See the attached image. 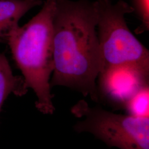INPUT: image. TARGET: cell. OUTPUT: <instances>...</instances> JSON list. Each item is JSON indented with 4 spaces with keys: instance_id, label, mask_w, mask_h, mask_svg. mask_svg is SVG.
Listing matches in <instances>:
<instances>
[{
    "instance_id": "5b68a950",
    "label": "cell",
    "mask_w": 149,
    "mask_h": 149,
    "mask_svg": "<svg viewBox=\"0 0 149 149\" xmlns=\"http://www.w3.org/2000/svg\"><path fill=\"white\" fill-rule=\"evenodd\" d=\"M149 85V70L129 64L104 68L96 81L98 102L123 109L132 96Z\"/></svg>"
},
{
    "instance_id": "8992f818",
    "label": "cell",
    "mask_w": 149,
    "mask_h": 149,
    "mask_svg": "<svg viewBox=\"0 0 149 149\" xmlns=\"http://www.w3.org/2000/svg\"><path fill=\"white\" fill-rule=\"evenodd\" d=\"M42 3L41 0H0V43H7L19 26L22 17L32 8Z\"/></svg>"
},
{
    "instance_id": "9c48e42d",
    "label": "cell",
    "mask_w": 149,
    "mask_h": 149,
    "mask_svg": "<svg viewBox=\"0 0 149 149\" xmlns=\"http://www.w3.org/2000/svg\"><path fill=\"white\" fill-rule=\"evenodd\" d=\"M134 12L141 22L135 30L136 34L143 33L149 30V0H132Z\"/></svg>"
},
{
    "instance_id": "3957f363",
    "label": "cell",
    "mask_w": 149,
    "mask_h": 149,
    "mask_svg": "<svg viewBox=\"0 0 149 149\" xmlns=\"http://www.w3.org/2000/svg\"><path fill=\"white\" fill-rule=\"evenodd\" d=\"M97 32L102 69L124 64L149 71V52L128 28L125 16L133 8L123 0H96Z\"/></svg>"
},
{
    "instance_id": "52a82bcc",
    "label": "cell",
    "mask_w": 149,
    "mask_h": 149,
    "mask_svg": "<svg viewBox=\"0 0 149 149\" xmlns=\"http://www.w3.org/2000/svg\"><path fill=\"white\" fill-rule=\"evenodd\" d=\"M27 90L23 77L13 74L5 55L0 53V112L8 96H22Z\"/></svg>"
},
{
    "instance_id": "6da1fadb",
    "label": "cell",
    "mask_w": 149,
    "mask_h": 149,
    "mask_svg": "<svg viewBox=\"0 0 149 149\" xmlns=\"http://www.w3.org/2000/svg\"><path fill=\"white\" fill-rule=\"evenodd\" d=\"M53 20L54 70L50 86H64L98 102L102 69L96 2L55 0Z\"/></svg>"
},
{
    "instance_id": "ba28073f",
    "label": "cell",
    "mask_w": 149,
    "mask_h": 149,
    "mask_svg": "<svg viewBox=\"0 0 149 149\" xmlns=\"http://www.w3.org/2000/svg\"><path fill=\"white\" fill-rule=\"evenodd\" d=\"M126 114L138 118H149V85L132 96L123 108Z\"/></svg>"
},
{
    "instance_id": "277c9868",
    "label": "cell",
    "mask_w": 149,
    "mask_h": 149,
    "mask_svg": "<svg viewBox=\"0 0 149 149\" xmlns=\"http://www.w3.org/2000/svg\"><path fill=\"white\" fill-rule=\"evenodd\" d=\"M82 118L74 128L79 133H89L110 147L119 149H149V118L116 114L100 107H90L84 101L72 108Z\"/></svg>"
},
{
    "instance_id": "30bf717a",
    "label": "cell",
    "mask_w": 149,
    "mask_h": 149,
    "mask_svg": "<svg viewBox=\"0 0 149 149\" xmlns=\"http://www.w3.org/2000/svg\"><path fill=\"white\" fill-rule=\"evenodd\" d=\"M29 1H34V0H29Z\"/></svg>"
},
{
    "instance_id": "7a4b0ae2",
    "label": "cell",
    "mask_w": 149,
    "mask_h": 149,
    "mask_svg": "<svg viewBox=\"0 0 149 149\" xmlns=\"http://www.w3.org/2000/svg\"><path fill=\"white\" fill-rule=\"evenodd\" d=\"M55 7V0H46L39 13L18 27L7 43L27 88L33 90L37 97L36 107L44 114H53L55 110L50 82L54 70Z\"/></svg>"
}]
</instances>
